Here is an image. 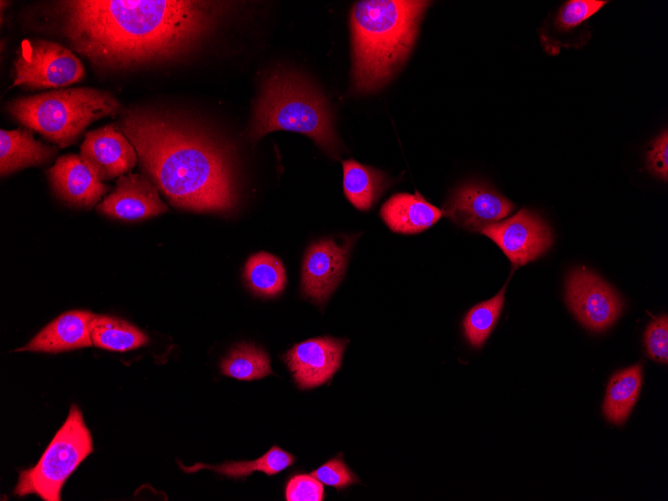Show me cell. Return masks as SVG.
I'll return each mask as SVG.
<instances>
[{"label":"cell","instance_id":"obj_14","mask_svg":"<svg viewBox=\"0 0 668 501\" xmlns=\"http://www.w3.org/2000/svg\"><path fill=\"white\" fill-rule=\"evenodd\" d=\"M97 210L111 218L136 221L166 212L167 205L147 176L128 173L118 178L115 188Z\"/></svg>","mask_w":668,"mask_h":501},{"label":"cell","instance_id":"obj_3","mask_svg":"<svg viewBox=\"0 0 668 501\" xmlns=\"http://www.w3.org/2000/svg\"><path fill=\"white\" fill-rule=\"evenodd\" d=\"M430 4L409 0L354 4L350 16L354 91L373 92L391 79L412 50L419 23Z\"/></svg>","mask_w":668,"mask_h":501},{"label":"cell","instance_id":"obj_9","mask_svg":"<svg viewBox=\"0 0 668 501\" xmlns=\"http://www.w3.org/2000/svg\"><path fill=\"white\" fill-rule=\"evenodd\" d=\"M479 232L494 241L514 266L537 259L553 243L549 226L529 209H521L512 217L489 224Z\"/></svg>","mask_w":668,"mask_h":501},{"label":"cell","instance_id":"obj_10","mask_svg":"<svg viewBox=\"0 0 668 501\" xmlns=\"http://www.w3.org/2000/svg\"><path fill=\"white\" fill-rule=\"evenodd\" d=\"M353 238L340 244L323 238L307 248L301 268L302 294L317 305L324 304L344 277Z\"/></svg>","mask_w":668,"mask_h":501},{"label":"cell","instance_id":"obj_26","mask_svg":"<svg viewBox=\"0 0 668 501\" xmlns=\"http://www.w3.org/2000/svg\"><path fill=\"white\" fill-rule=\"evenodd\" d=\"M606 3L598 0L567 1L558 11L555 26L559 31H569L597 13Z\"/></svg>","mask_w":668,"mask_h":501},{"label":"cell","instance_id":"obj_27","mask_svg":"<svg viewBox=\"0 0 668 501\" xmlns=\"http://www.w3.org/2000/svg\"><path fill=\"white\" fill-rule=\"evenodd\" d=\"M644 344L650 358L666 364L668 361V318L661 315L655 318L647 327L644 335Z\"/></svg>","mask_w":668,"mask_h":501},{"label":"cell","instance_id":"obj_19","mask_svg":"<svg viewBox=\"0 0 668 501\" xmlns=\"http://www.w3.org/2000/svg\"><path fill=\"white\" fill-rule=\"evenodd\" d=\"M343 189L350 203L361 211H368L390 184L380 170L353 159L342 162Z\"/></svg>","mask_w":668,"mask_h":501},{"label":"cell","instance_id":"obj_21","mask_svg":"<svg viewBox=\"0 0 668 501\" xmlns=\"http://www.w3.org/2000/svg\"><path fill=\"white\" fill-rule=\"evenodd\" d=\"M92 344L110 351H129L148 342L140 329L120 318L95 314L90 326Z\"/></svg>","mask_w":668,"mask_h":501},{"label":"cell","instance_id":"obj_25","mask_svg":"<svg viewBox=\"0 0 668 501\" xmlns=\"http://www.w3.org/2000/svg\"><path fill=\"white\" fill-rule=\"evenodd\" d=\"M506 285L489 300L473 306L465 315L462 326L467 341L474 348H481L493 331L504 304Z\"/></svg>","mask_w":668,"mask_h":501},{"label":"cell","instance_id":"obj_8","mask_svg":"<svg viewBox=\"0 0 668 501\" xmlns=\"http://www.w3.org/2000/svg\"><path fill=\"white\" fill-rule=\"evenodd\" d=\"M566 301L575 317L593 332L610 327L624 308L617 292L585 268L574 269L568 275Z\"/></svg>","mask_w":668,"mask_h":501},{"label":"cell","instance_id":"obj_28","mask_svg":"<svg viewBox=\"0 0 668 501\" xmlns=\"http://www.w3.org/2000/svg\"><path fill=\"white\" fill-rule=\"evenodd\" d=\"M285 499L287 501H322L324 499L323 485L311 474L293 476L285 487Z\"/></svg>","mask_w":668,"mask_h":501},{"label":"cell","instance_id":"obj_22","mask_svg":"<svg viewBox=\"0 0 668 501\" xmlns=\"http://www.w3.org/2000/svg\"><path fill=\"white\" fill-rule=\"evenodd\" d=\"M294 462L295 457L292 454L278 446H273L264 455L253 461H227L219 465L196 463L189 467L184 466L180 461H178V464L186 473L208 469L227 477L242 478L249 476L254 471H261L267 475H275Z\"/></svg>","mask_w":668,"mask_h":501},{"label":"cell","instance_id":"obj_12","mask_svg":"<svg viewBox=\"0 0 668 501\" xmlns=\"http://www.w3.org/2000/svg\"><path fill=\"white\" fill-rule=\"evenodd\" d=\"M347 340L329 336L295 344L283 355L300 389H311L327 382L339 369Z\"/></svg>","mask_w":668,"mask_h":501},{"label":"cell","instance_id":"obj_29","mask_svg":"<svg viewBox=\"0 0 668 501\" xmlns=\"http://www.w3.org/2000/svg\"><path fill=\"white\" fill-rule=\"evenodd\" d=\"M321 483L341 490L358 482L355 474L340 458H333L311 473Z\"/></svg>","mask_w":668,"mask_h":501},{"label":"cell","instance_id":"obj_13","mask_svg":"<svg viewBox=\"0 0 668 501\" xmlns=\"http://www.w3.org/2000/svg\"><path fill=\"white\" fill-rule=\"evenodd\" d=\"M80 157L102 182L125 175L138 160L132 143L116 124L87 132Z\"/></svg>","mask_w":668,"mask_h":501},{"label":"cell","instance_id":"obj_23","mask_svg":"<svg viewBox=\"0 0 668 501\" xmlns=\"http://www.w3.org/2000/svg\"><path fill=\"white\" fill-rule=\"evenodd\" d=\"M243 277L248 288L261 297H274L280 294L287 280L281 260L267 252H258L249 257Z\"/></svg>","mask_w":668,"mask_h":501},{"label":"cell","instance_id":"obj_15","mask_svg":"<svg viewBox=\"0 0 668 501\" xmlns=\"http://www.w3.org/2000/svg\"><path fill=\"white\" fill-rule=\"evenodd\" d=\"M48 176L55 193L75 207L91 208L109 190L76 154L60 156Z\"/></svg>","mask_w":668,"mask_h":501},{"label":"cell","instance_id":"obj_24","mask_svg":"<svg viewBox=\"0 0 668 501\" xmlns=\"http://www.w3.org/2000/svg\"><path fill=\"white\" fill-rule=\"evenodd\" d=\"M224 375L245 381L261 379L272 374L267 353L248 343L236 345L220 363Z\"/></svg>","mask_w":668,"mask_h":501},{"label":"cell","instance_id":"obj_18","mask_svg":"<svg viewBox=\"0 0 668 501\" xmlns=\"http://www.w3.org/2000/svg\"><path fill=\"white\" fill-rule=\"evenodd\" d=\"M57 149L34 139L27 129L0 131V173L8 175L19 169L48 162Z\"/></svg>","mask_w":668,"mask_h":501},{"label":"cell","instance_id":"obj_17","mask_svg":"<svg viewBox=\"0 0 668 501\" xmlns=\"http://www.w3.org/2000/svg\"><path fill=\"white\" fill-rule=\"evenodd\" d=\"M380 216L390 230L401 234L420 233L434 225L442 210L419 193H396L381 207Z\"/></svg>","mask_w":668,"mask_h":501},{"label":"cell","instance_id":"obj_6","mask_svg":"<svg viewBox=\"0 0 668 501\" xmlns=\"http://www.w3.org/2000/svg\"><path fill=\"white\" fill-rule=\"evenodd\" d=\"M93 451V440L76 404L36 465L22 470L14 489L17 496L35 494L44 501L61 500L68 477Z\"/></svg>","mask_w":668,"mask_h":501},{"label":"cell","instance_id":"obj_16","mask_svg":"<svg viewBox=\"0 0 668 501\" xmlns=\"http://www.w3.org/2000/svg\"><path fill=\"white\" fill-rule=\"evenodd\" d=\"M95 314L87 310L62 313L16 352L58 353L92 346L90 326Z\"/></svg>","mask_w":668,"mask_h":501},{"label":"cell","instance_id":"obj_30","mask_svg":"<svg viewBox=\"0 0 668 501\" xmlns=\"http://www.w3.org/2000/svg\"><path fill=\"white\" fill-rule=\"evenodd\" d=\"M647 166L655 175L665 181L668 179V132L665 129L651 143L647 152Z\"/></svg>","mask_w":668,"mask_h":501},{"label":"cell","instance_id":"obj_2","mask_svg":"<svg viewBox=\"0 0 668 501\" xmlns=\"http://www.w3.org/2000/svg\"><path fill=\"white\" fill-rule=\"evenodd\" d=\"M118 127L171 205L195 212L225 213L235 208V164L220 140L180 118L147 110L128 112Z\"/></svg>","mask_w":668,"mask_h":501},{"label":"cell","instance_id":"obj_7","mask_svg":"<svg viewBox=\"0 0 668 501\" xmlns=\"http://www.w3.org/2000/svg\"><path fill=\"white\" fill-rule=\"evenodd\" d=\"M13 86L57 88L81 81L85 76L82 62L57 42L25 39L14 62Z\"/></svg>","mask_w":668,"mask_h":501},{"label":"cell","instance_id":"obj_5","mask_svg":"<svg viewBox=\"0 0 668 501\" xmlns=\"http://www.w3.org/2000/svg\"><path fill=\"white\" fill-rule=\"evenodd\" d=\"M119 107L110 93L79 87L21 97L8 104V111L29 130L64 148L73 144L90 123L115 115Z\"/></svg>","mask_w":668,"mask_h":501},{"label":"cell","instance_id":"obj_20","mask_svg":"<svg viewBox=\"0 0 668 501\" xmlns=\"http://www.w3.org/2000/svg\"><path fill=\"white\" fill-rule=\"evenodd\" d=\"M642 385V365L616 372L610 379L603 403L608 421L620 425L626 421L636 403Z\"/></svg>","mask_w":668,"mask_h":501},{"label":"cell","instance_id":"obj_4","mask_svg":"<svg viewBox=\"0 0 668 501\" xmlns=\"http://www.w3.org/2000/svg\"><path fill=\"white\" fill-rule=\"evenodd\" d=\"M286 130L307 135L329 155L338 157L333 114L323 94L301 73L279 68L267 75L255 102L251 137Z\"/></svg>","mask_w":668,"mask_h":501},{"label":"cell","instance_id":"obj_1","mask_svg":"<svg viewBox=\"0 0 668 501\" xmlns=\"http://www.w3.org/2000/svg\"><path fill=\"white\" fill-rule=\"evenodd\" d=\"M217 2L70 0L59 2L62 29L74 49L108 68L176 58L213 27Z\"/></svg>","mask_w":668,"mask_h":501},{"label":"cell","instance_id":"obj_11","mask_svg":"<svg viewBox=\"0 0 668 501\" xmlns=\"http://www.w3.org/2000/svg\"><path fill=\"white\" fill-rule=\"evenodd\" d=\"M514 209L511 201L483 182H467L457 187L443 206L444 214L463 228L480 231L507 217Z\"/></svg>","mask_w":668,"mask_h":501}]
</instances>
